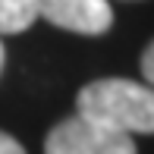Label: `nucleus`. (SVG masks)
Listing matches in <instances>:
<instances>
[{
	"label": "nucleus",
	"mask_w": 154,
	"mask_h": 154,
	"mask_svg": "<svg viewBox=\"0 0 154 154\" xmlns=\"http://www.w3.org/2000/svg\"><path fill=\"white\" fill-rule=\"evenodd\" d=\"M75 110L85 120L126 132V135L154 132V88L132 79L88 82L75 97Z\"/></svg>",
	"instance_id": "1"
},
{
	"label": "nucleus",
	"mask_w": 154,
	"mask_h": 154,
	"mask_svg": "<svg viewBox=\"0 0 154 154\" xmlns=\"http://www.w3.org/2000/svg\"><path fill=\"white\" fill-rule=\"evenodd\" d=\"M44 154H135V142L126 132L107 129L75 113L47 132Z\"/></svg>",
	"instance_id": "2"
},
{
	"label": "nucleus",
	"mask_w": 154,
	"mask_h": 154,
	"mask_svg": "<svg viewBox=\"0 0 154 154\" xmlns=\"http://www.w3.org/2000/svg\"><path fill=\"white\" fill-rule=\"evenodd\" d=\"M38 19L75 35H104L113 25L107 0H38Z\"/></svg>",
	"instance_id": "3"
},
{
	"label": "nucleus",
	"mask_w": 154,
	"mask_h": 154,
	"mask_svg": "<svg viewBox=\"0 0 154 154\" xmlns=\"http://www.w3.org/2000/svg\"><path fill=\"white\" fill-rule=\"evenodd\" d=\"M38 22V0H0V35H19Z\"/></svg>",
	"instance_id": "4"
},
{
	"label": "nucleus",
	"mask_w": 154,
	"mask_h": 154,
	"mask_svg": "<svg viewBox=\"0 0 154 154\" xmlns=\"http://www.w3.org/2000/svg\"><path fill=\"white\" fill-rule=\"evenodd\" d=\"M142 75H145V82L154 88V41L145 47V54H142Z\"/></svg>",
	"instance_id": "5"
},
{
	"label": "nucleus",
	"mask_w": 154,
	"mask_h": 154,
	"mask_svg": "<svg viewBox=\"0 0 154 154\" xmlns=\"http://www.w3.org/2000/svg\"><path fill=\"white\" fill-rule=\"evenodd\" d=\"M0 154H25V148H22V145H19L13 135L0 132Z\"/></svg>",
	"instance_id": "6"
},
{
	"label": "nucleus",
	"mask_w": 154,
	"mask_h": 154,
	"mask_svg": "<svg viewBox=\"0 0 154 154\" xmlns=\"http://www.w3.org/2000/svg\"><path fill=\"white\" fill-rule=\"evenodd\" d=\"M3 60H6V54H3V44H0V69H3Z\"/></svg>",
	"instance_id": "7"
}]
</instances>
